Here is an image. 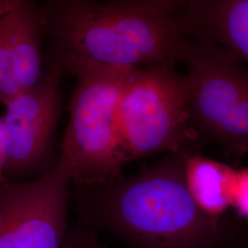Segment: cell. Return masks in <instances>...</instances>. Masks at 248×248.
<instances>
[{"mask_svg":"<svg viewBox=\"0 0 248 248\" xmlns=\"http://www.w3.org/2000/svg\"><path fill=\"white\" fill-rule=\"evenodd\" d=\"M133 70L93 69L78 75L60 156L77 187H92L121 177L128 160L119 128V104Z\"/></svg>","mask_w":248,"mask_h":248,"instance_id":"3","label":"cell"},{"mask_svg":"<svg viewBox=\"0 0 248 248\" xmlns=\"http://www.w3.org/2000/svg\"><path fill=\"white\" fill-rule=\"evenodd\" d=\"M178 17L183 35L212 42L248 64V0H193Z\"/></svg>","mask_w":248,"mask_h":248,"instance_id":"8","label":"cell"},{"mask_svg":"<svg viewBox=\"0 0 248 248\" xmlns=\"http://www.w3.org/2000/svg\"><path fill=\"white\" fill-rule=\"evenodd\" d=\"M14 2L15 0H0V16L6 13L12 7Z\"/></svg>","mask_w":248,"mask_h":248,"instance_id":"16","label":"cell"},{"mask_svg":"<svg viewBox=\"0 0 248 248\" xmlns=\"http://www.w3.org/2000/svg\"><path fill=\"white\" fill-rule=\"evenodd\" d=\"M62 69L50 62L34 87L6 105L0 117L4 173L15 179L43 176L53 169L57 125L62 111Z\"/></svg>","mask_w":248,"mask_h":248,"instance_id":"6","label":"cell"},{"mask_svg":"<svg viewBox=\"0 0 248 248\" xmlns=\"http://www.w3.org/2000/svg\"><path fill=\"white\" fill-rule=\"evenodd\" d=\"M81 227L105 231L130 248H225L232 234L203 213L189 193L182 154H170L132 177L76 186Z\"/></svg>","mask_w":248,"mask_h":248,"instance_id":"1","label":"cell"},{"mask_svg":"<svg viewBox=\"0 0 248 248\" xmlns=\"http://www.w3.org/2000/svg\"><path fill=\"white\" fill-rule=\"evenodd\" d=\"M225 248H248V232L235 234Z\"/></svg>","mask_w":248,"mask_h":248,"instance_id":"15","label":"cell"},{"mask_svg":"<svg viewBox=\"0 0 248 248\" xmlns=\"http://www.w3.org/2000/svg\"><path fill=\"white\" fill-rule=\"evenodd\" d=\"M178 62L185 64L192 126L231 156L248 153V67L230 51L184 36Z\"/></svg>","mask_w":248,"mask_h":248,"instance_id":"4","label":"cell"},{"mask_svg":"<svg viewBox=\"0 0 248 248\" xmlns=\"http://www.w3.org/2000/svg\"><path fill=\"white\" fill-rule=\"evenodd\" d=\"M41 14L63 74L178 62L179 17L142 0H53Z\"/></svg>","mask_w":248,"mask_h":248,"instance_id":"2","label":"cell"},{"mask_svg":"<svg viewBox=\"0 0 248 248\" xmlns=\"http://www.w3.org/2000/svg\"><path fill=\"white\" fill-rule=\"evenodd\" d=\"M165 12L173 15H180L185 11L193 0H142Z\"/></svg>","mask_w":248,"mask_h":248,"instance_id":"14","label":"cell"},{"mask_svg":"<svg viewBox=\"0 0 248 248\" xmlns=\"http://www.w3.org/2000/svg\"><path fill=\"white\" fill-rule=\"evenodd\" d=\"M23 92L0 18V101L5 106Z\"/></svg>","mask_w":248,"mask_h":248,"instance_id":"11","label":"cell"},{"mask_svg":"<svg viewBox=\"0 0 248 248\" xmlns=\"http://www.w3.org/2000/svg\"><path fill=\"white\" fill-rule=\"evenodd\" d=\"M3 173H4V155H3L2 141H1V134H0V184L2 183Z\"/></svg>","mask_w":248,"mask_h":248,"instance_id":"17","label":"cell"},{"mask_svg":"<svg viewBox=\"0 0 248 248\" xmlns=\"http://www.w3.org/2000/svg\"><path fill=\"white\" fill-rule=\"evenodd\" d=\"M5 37L12 53L18 79L23 91L34 87L42 79L41 9L35 0H16L9 11L0 17Z\"/></svg>","mask_w":248,"mask_h":248,"instance_id":"9","label":"cell"},{"mask_svg":"<svg viewBox=\"0 0 248 248\" xmlns=\"http://www.w3.org/2000/svg\"><path fill=\"white\" fill-rule=\"evenodd\" d=\"M119 128L128 162L161 153H186L196 139L186 75L175 64L135 69L122 93Z\"/></svg>","mask_w":248,"mask_h":248,"instance_id":"5","label":"cell"},{"mask_svg":"<svg viewBox=\"0 0 248 248\" xmlns=\"http://www.w3.org/2000/svg\"><path fill=\"white\" fill-rule=\"evenodd\" d=\"M187 189L200 209L210 217L222 220L231 208L236 169L192 152L183 153Z\"/></svg>","mask_w":248,"mask_h":248,"instance_id":"10","label":"cell"},{"mask_svg":"<svg viewBox=\"0 0 248 248\" xmlns=\"http://www.w3.org/2000/svg\"><path fill=\"white\" fill-rule=\"evenodd\" d=\"M231 208L239 218L248 222V169H236L235 171Z\"/></svg>","mask_w":248,"mask_h":248,"instance_id":"12","label":"cell"},{"mask_svg":"<svg viewBox=\"0 0 248 248\" xmlns=\"http://www.w3.org/2000/svg\"><path fill=\"white\" fill-rule=\"evenodd\" d=\"M71 184V170L60 155L41 177L2 182L0 248H63Z\"/></svg>","mask_w":248,"mask_h":248,"instance_id":"7","label":"cell"},{"mask_svg":"<svg viewBox=\"0 0 248 248\" xmlns=\"http://www.w3.org/2000/svg\"><path fill=\"white\" fill-rule=\"evenodd\" d=\"M63 248H105L97 236V232L79 225L67 231Z\"/></svg>","mask_w":248,"mask_h":248,"instance_id":"13","label":"cell"}]
</instances>
